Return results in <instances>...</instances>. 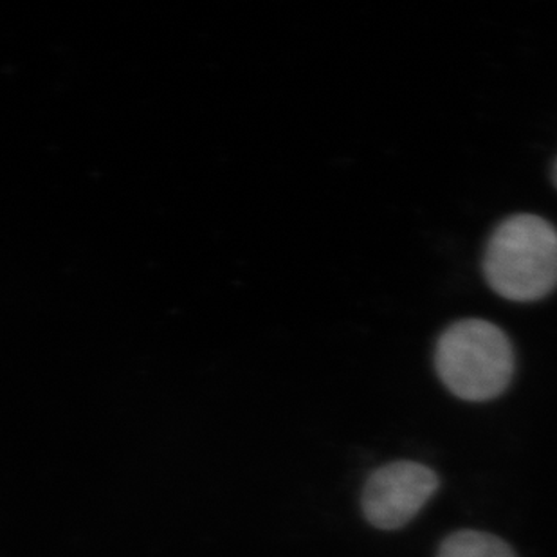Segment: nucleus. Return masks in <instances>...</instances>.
<instances>
[{
    "label": "nucleus",
    "instance_id": "nucleus-5",
    "mask_svg": "<svg viewBox=\"0 0 557 557\" xmlns=\"http://www.w3.org/2000/svg\"><path fill=\"white\" fill-rule=\"evenodd\" d=\"M553 181H554V185H556V188H557V159H556V163H554V166H553Z\"/></svg>",
    "mask_w": 557,
    "mask_h": 557
},
{
    "label": "nucleus",
    "instance_id": "nucleus-3",
    "mask_svg": "<svg viewBox=\"0 0 557 557\" xmlns=\"http://www.w3.org/2000/svg\"><path fill=\"white\" fill-rule=\"evenodd\" d=\"M441 479L413 460H395L370 473L361 493L364 520L377 531H399L436 495Z\"/></svg>",
    "mask_w": 557,
    "mask_h": 557
},
{
    "label": "nucleus",
    "instance_id": "nucleus-4",
    "mask_svg": "<svg viewBox=\"0 0 557 557\" xmlns=\"http://www.w3.org/2000/svg\"><path fill=\"white\" fill-rule=\"evenodd\" d=\"M435 557H518V554L491 532L463 529L444 537Z\"/></svg>",
    "mask_w": 557,
    "mask_h": 557
},
{
    "label": "nucleus",
    "instance_id": "nucleus-1",
    "mask_svg": "<svg viewBox=\"0 0 557 557\" xmlns=\"http://www.w3.org/2000/svg\"><path fill=\"white\" fill-rule=\"evenodd\" d=\"M485 278L510 301H536L557 287V230L542 216H509L491 235Z\"/></svg>",
    "mask_w": 557,
    "mask_h": 557
},
{
    "label": "nucleus",
    "instance_id": "nucleus-2",
    "mask_svg": "<svg viewBox=\"0 0 557 557\" xmlns=\"http://www.w3.org/2000/svg\"><path fill=\"white\" fill-rule=\"evenodd\" d=\"M515 369V350L509 337L490 321H458L436 343V373L458 399L468 403L496 399L509 388Z\"/></svg>",
    "mask_w": 557,
    "mask_h": 557
}]
</instances>
